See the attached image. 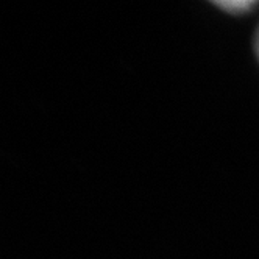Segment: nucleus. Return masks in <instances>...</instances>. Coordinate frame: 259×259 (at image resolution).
<instances>
[{"label": "nucleus", "instance_id": "obj_1", "mask_svg": "<svg viewBox=\"0 0 259 259\" xmlns=\"http://www.w3.org/2000/svg\"><path fill=\"white\" fill-rule=\"evenodd\" d=\"M215 5L220 7L222 10H225L227 13L242 14V13H247L248 10L254 8L257 5V2H254V0H227V2H215Z\"/></svg>", "mask_w": 259, "mask_h": 259}, {"label": "nucleus", "instance_id": "obj_2", "mask_svg": "<svg viewBox=\"0 0 259 259\" xmlns=\"http://www.w3.org/2000/svg\"><path fill=\"white\" fill-rule=\"evenodd\" d=\"M256 52L259 55V31H257V36H256Z\"/></svg>", "mask_w": 259, "mask_h": 259}]
</instances>
